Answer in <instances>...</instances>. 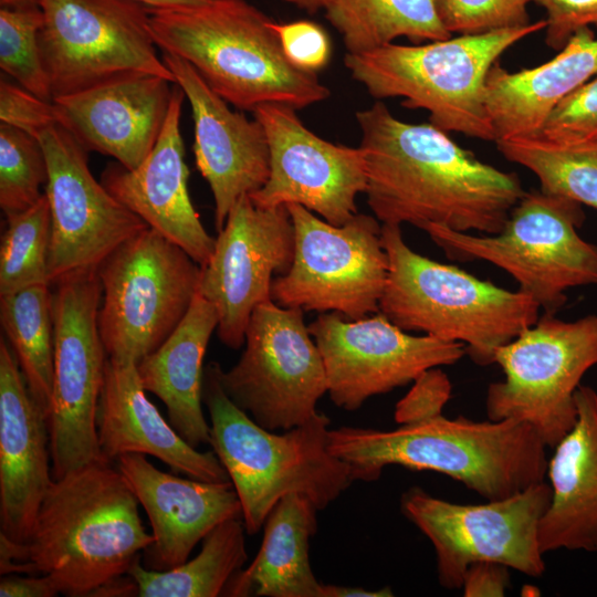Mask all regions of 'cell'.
<instances>
[{
    "instance_id": "1",
    "label": "cell",
    "mask_w": 597,
    "mask_h": 597,
    "mask_svg": "<svg viewBox=\"0 0 597 597\" xmlns=\"http://www.w3.org/2000/svg\"><path fill=\"white\" fill-rule=\"evenodd\" d=\"M356 121L367 205L383 224L495 234L525 192L516 174L481 161L431 123L396 118L383 102Z\"/></svg>"
},
{
    "instance_id": "2",
    "label": "cell",
    "mask_w": 597,
    "mask_h": 597,
    "mask_svg": "<svg viewBox=\"0 0 597 597\" xmlns=\"http://www.w3.org/2000/svg\"><path fill=\"white\" fill-rule=\"evenodd\" d=\"M122 472L101 460L53 479L24 543L0 534V574H42L65 596H92L128 574L154 537Z\"/></svg>"
},
{
    "instance_id": "3",
    "label": "cell",
    "mask_w": 597,
    "mask_h": 597,
    "mask_svg": "<svg viewBox=\"0 0 597 597\" xmlns=\"http://www.w3.org/2000/svg\"><path fill=\"white\" fill-rule=\"evenodd\" d=\"M546 446L517 419L473 421L438 417L394 430L341 427L328 449L352 470L354 481H375L388 465L434 471L485 500H500L545 481Z\"/></svg>"
},
{
    "instance_id": "4",
    "label": "cell",
    "mask_w": 597,
    "mask_h": 597,
    "mask_svg": "<svg viewBox=\"0 0 597 597\" xmlns=\"http://www.w3.org/2000/svg\"><path fill=\"white\" fill-rule=\"evenodd\" d=\"M149 13L157 46L190 63L218 95L241 111L265 103L301 109L331 95L316 72L287 59L274 21L247 0L149 8Z\"/></svg>"
},
{
    "instance_id": "5",
    "label": "cell",
    "mask_w": 597,
    "mask_h": 597,
    "mask_svg": "<svg viewBox=\"0 0 597 597\" xmlns=\"http://www.w3.org/2000/svg\"><path fill=\"white\" fill-rule=\"evenodd\" d=\"M220 369L217 362L205 368L202 402L210 416V446L238 494L247 534H256L290 493L304 494L323 510L354 482L350 467L328 449L326 415L317 411L281 433L264 429L226 394Z\"/></svg>"
},
{
    "instance_id": "6",
    "label": "cell",
    "mask_w": 597,
    "mask_h": 597,
    "mask_svg": "<svg viewBox=\"0 0 597 597\" xmlns=\"http://www.w3.org/2000/svg\"><path fill=\"white\" fill-rule=\"evenodd\" d=\"M389 271L379 312L406 332L462 343L478 365L540 318V305L451 264L428 259L405 242L400 226L381 224Z\"/></svg>"
},
{
    "instance_id": "7",
    "label": "cell",
    "mask_w": 597,
    "mask_h": 597,
    "mask_svg": "<svg viewBox=\"0 0 597 597\" xmlns=\"http://www.w3.org/2000/svg\"><path fill=\"white\" fill-rule=\"evenodd\" d=\"M545 28L546 21L540 20L422 44L389 43L346 53L344 63L373 97H401L402 106L427 111L430 123L447 133L495 142L485 104L486 76L506 50Z\"/></svg>"
},
{
    "instance_id": "8",
    "label": "cell",
    "mask_w": 597,
    "mask_h": 597,
    "mask_svg": "<svg viewBox=\"0 0 597 597\" xmlns=\"http://www.w3.org/2000/svg\"><path fill=\"white\" fill-rule=\"evenodd\" d=\"M583 205L541 189L525 191L495 234L474 235L441 226L426 232L457 261L483 260L509 273L544 314L555 315L572 287L597 285V245L578 229Z\"/></svg>"
},
{
    "instance_id": "9",
    "label": "cell",
    "mask_w": 597,
    "mask_h": 597,
    "mask_svg": "<svg viewBox=\"0 0 597 597\" xmlns=\"http://www.w3.org/2000/svg\"><path fill=\"white\" fill-rule=\"evenodd\" d=\"M98 328L107 357L138 364L177 328L199 290L201 265L153 228L98 266Z\"/></svg>"
},
{
    "instance_id": "10",
    "label": "cell",
    "mask_w": 597,
    "mask_h": 597,
    "mask_svg": "<svg viewBox=\"0 0 597 597\" xmlns=\"http://www.w3.org/2000/svg\"><path fill=\"white\" fill-rule=\"evenodd\" d=\"M504 375L486 390L489 420L527 422L546 447L556 444L577 420L575 392L597 365V315L565 322L543 314L494 356Z\"/></svg>"
},
{
    "instance_id": "11",
    "label": "cell",
    "mask_w": 597,
    "mask_h": 597,
    "mask_svg": "<svg viewBox=\"0 0 597 597\" xmlns=\"http://www.w3.org/2000/svg\"><path fill=\"white\" fill-rule=\"evenodd\" d=\"M53 285V383L46 423L52 476L60 479L105 460L97 411L107 354L98 328L102 286L97 269L71 273Z\"/></svg>"
},
{
    "instance_id": "12",
    "label": "cell",
    "mask_w": 597,
    "mask_h": 597,
    "mask_svg": "<svg viewBox=\"0 0 597 597\" xmlns=\"http://www.w3.org/2000/svg\"><path fill=\"white\" fill-rule=\"evenodd\" d=\"M286 208L294 226V258L287 273L274 277L272 301L348 320L378 313L389 271L380 221L356 213L334 226L301 205Z\"/></svg>"
},
{
    "instance_id": "13",
    "label": "cell",
    "mask_w": 597,
    "mask_h": 597,
    "mask_svg": "<svg viewBox=\"0 0 597 597\" xmlns=\"http://www.w3.org/2000/svg\"><path fill=\"white\" fill-rule=\"evenodd\" d=\"M552 500L545 481L514 495L483 504H458L436 498L419 486L400 499L402 514L431 542L439 584L462 588L470 565L500 563L526 576L545 570L538 525Z\"/></svg>"
},
{
    "instance_id": "14",
    "label": "cell",
    "mask_w": 597,
    "mask_h": 597,
    "mask_svg": "<svg viewBox=\"0 0 597 597\" xmlns=\"http://www.w3.org/2000/svg\"><path fill=\"white\" fill-rule=\"evenodd\" d=\"M42 62L53 100L112 77L154 74L175 83L157 53L149 8L133 0H38Z\"/></svg>"
},
{
    "instance_id": "15",
    "label": "cell",
    "mask_w": 597,
    "mask_h": 597,
    "mask_svg": "<svg viewBox=\"0 0 597 597\" xmlns=\"http://www.w3.org/2000/svg\"><path fill=\"white\" fill-rule=\"evenodd\" d=\"M244 350L220 381L230 399L259 426L287 430L311 419L328 390L322 355L302 308L272 300L253 311Z\"/></svg>"
},
{
    "instance_id": "16",
    "label": "cell",
    "mask_w": 597,
    "mask_h": 597,
    "mask_svg": "<svg viewBox=\"0 0 597 597\" xmlns=\"http://www.w3.org/2000/svg\"><path fill=\"white\" fill-rule=\"evenodd\" d=\"M308 331L323 358L329 398L348 411L430 368L455 364L467 353L462 343L411 335L380 312L359 320L321 313Z\"/></svg>"
},
{
    "instance_id": "17",
    "label": "cell",
    "mask_w": 597,
    "mask_h": 597,
    "mask_svg": "<svg viewBox=\"0 0 597 597\" xmlns=\"http://www.w3.org/2000/svg\"><path fill=\"white\" fill-rule=\"evenodd\" d=\"M48 164L51 217L49 283L98 269L122 243L148 226L92 175L86 149L62 126L39 137Z\"/></svg>"
},
{
    "instance_id": "18",
    "label": "cell",
    "mask_w": 597,
    "mask_h": 597,
    "mask_svg": "<svg viewBox=\"0 0 597 597\" xmlns=\"http://www.w3.org/2000/svg\"><path fill=\"white\" fill-rule=\"evenodd\" d=\"M294 248L286 206L261 208L245 195L232 207L199 283V292L217 311V334L226 346L243 345L253 311L272 300L273 275L287 273Z\"/></svg>"
},
{
    "instance_id": "19",
    "label": "cell",
    "mask_w": 597,
    "mask_h": 597,
    "mask_svg": "<svg viewBox=\"0 0 597 597\" xmlns=\"http://www.w3.org/2000/svg\"><path fill=\"white\" fill-rule=\"evenodd\" d=\"M296 109L265 103L254 111L270 149L265 185L249 195L261 208L301 205L325 221L342 226L357 212L356 197L366 190L360 147L327 142L303 125Z\"/></svg>"
},
{
    "instance_id": "20",
    "label": "cell",
    "mask_w": 597,
    "mask_h": 597,
    "mask_svg": "<svg viewBox=\"0 0 597 597\" xmlns=\"http://www.w3.org/2000/svg\"><path fill=\"white\" fill-rule=\"evenodd\" d=\"M161 56L191 106L196 166L211 189L216 229L220 231L235 202L269 179L264 128L256 118L231 111L190 63L166 52Z\"/></svg>"
},
{
    "instance_id": "21",
    "label": "cell",
    "mask_w": 597,
    "mask_h": 597,
    "mask_svg": "<svg viewBox=\"0 0 597 597\" xmlns=\"http://www.w3.org/2000/svg\"><path fill=\"white\" fill-rule=\"evenodd\" d=\"M175 84L132 73L53 100L59 125L83 148L114 157L128 170L153 150L166 121Z\"/></svg>"
},
{
    "instance_id": "22",
    "label": "cell",
    "mask_w": 597,
    "mask_h": 597,
    "mask_svg": "<svg viewBox=\"0 0 597 597\" xmlns=\"http://www.w3.org/2000/svg\"><path fill=\"white\" fill-rule=\"evenodd\" d=\"M117 468L145 510L154 541L144 551L145 567L167 570L185 563L195 546L218 524L242 519L231 482L185 479L160 471L145 454L126 453Z\"/></svg>"
},
{
    "instance_id": "23",
    "label": "cell",
    "mask_w": 597,
    "mask_h": 597,
    "mask_svg": "<svg viewBox=\"0 0 597 597\" xmlns=\"http://www.w3.org/2000/svg\"><path fill=\"white\" fill-rule=\"evenodd\" d=\"M185 93L172 85V97L161 133L143 164L128 170L121 164L102 175L105 188L149 228L179 245L201 266L216 239L201 223L187 188L189 171L180 134Z\"/></svg>"
},
{
    "instance_id": "24",
    "label": "cell",
    "mask_w": 597,
    "mask_h": 597,
    "mask_svg": "<svg viewBox=\"0 0 597 597\" xmlns=\"http://www.w3.org/2000/svg\"><path fill=\"white\" fill-rule=\"evenodd\" d=\"M46 417L0 341V534L28 541L53 476Z\"/></svg>"
},
{
    "instance_id": "25",
    "label": "cell",
    "mask_w": 597,
    "mask_h": 597,
    "mask_svg": "<svg viewBox=\"0 0 597 597\" xmlns=\"http://www.w3.org/2000/svg\"><path fill=\"white\" fill-rule=\"evenodd\" d=\"M97 434L105 460L126 453L155 457L188 478L231 482L213 451H198L160 415L146 396L137 364L107 357L97 411Z\"/></svg>"
},
{
    "instance_id": "26",
    "label": "cell",
    "mask_w": 597,
    "mask_h": 597,
    "mask_svg": "<svg viewBox=\"0 0 597 597\" xmlns=\"http://www.w3.org/2000/svg\"><path fill=\"white\" fill-rule=\"evenodd\" d=\"M575 401L576 423L547 463L552 500L538 525L543 554L597 552V392L579 385Z\"/></svg>"
},
{
    "instance_id": "27",
    "label": "cell",
    "mask_w": 597,
    "mask_h": 597,
    "mask_svg": "<svg viewBox=\"0 0 597 597\" xmlns=\"http://www.w3.org/2000/svg\"><path fill=\"white\" fill-rule=\"evenodd\" d=\"M597 74V38L576 31L548 62L519 72L495 63L485 81V104L500 140L541 134L552 109Z\"/></svg>"
},
{
    "instance_id": "28",
    "label": "cell",
    "mask_w": 597,
    "mask_h": 597,
    "mask_svg": "<svg viewBox=\"0 0 597 597\" xmlns=\"http://www.w3.org/2000/svg\"><path fill=\"white\" fill-rule=\"evenodd\" d=\"M218 326L214 306L197 292L177 328L151 354L137 364L146 391L166 406L169 423L192 447L210 444L201 402L203 357Z\"/></svg>"
},
{
    "instance_id": "29",
    "label": "cell",
    "mask_w": 597,
    "mask_h": 597,
    "mask_svg": "<svg viewBox=\"0 0 597 597\" xmlns=\"http://www.w3.org/2000/svg\"><path fill=\"white\" fill-rule=\"evenodd\" d=\"M317 511L301 493L283 496L264 522L261 547L253 562L237 572L223 589L231 597H322L310 563V541Z\"/></svg>"
},
{
    "instance_id": "30",
    "label": "cell",
    "mask_w": 597,
    "mask_h": 597,
    "mask_svg": "<svg viewBox=\"0 0 597 597\" xmlns=\"http://www.w3.org/2000/svg\"><path fill=\"white\" fill-rule=\"evenodd\" d=\"M325 17L350 54L381 48L400 36L413 44L452 36L442 25L433 0H332Z\"/></svg>"
},
{
    "instance_id": "31",
    "label": "cell",
    "mask_w": 597,
    "mask_h": 597,
    "mask_svg": "<svg viewBox=\"0 0 597 597\" xmlns=\"http://www.w3.org/2000/svg\"><path fill=\"white\" fill-rule=\"evenodd\" d=\"M245 527L240 519L226 520L202 540L200 553L192 559L167 569L130 566L139 597H216L248 559Z\"/></svg>"
},
{
    "instance_id": "32",
    "label": "cell",
    "mask_w": 597,
    "mask_h": 597,
    "mask_svg": "<svg viewBox=\"0 0 597 597\" xmlns=\"http://www.w3.org/2000/svg\"><path fill=\"white\" fill-rule=\"evenodd\" d=\"M1 327L30 394L48 413L53 383L54 324L49 284L0 296Z\"/></svg>"
},
{
    "instance_id": "33",
    "label": "cell",
    "mask_w": 597,
    "mask_h": 597,
    "mask_svg": "<svg viewBox=\"0 0 597 597\" xmlns=\"http://www.w3.org/2000/svg\"><path fill=\"white\" fill-rule=\"evenodd\" d=\"M496 146L507 160L531 170L542 191L597 210V144L558 145L537 135L500 140Z\"/></svg>"
},
{
    "instance_id": "34",
    "label": "cell",
    "mask_w": 597,
    "mask_h": 597,
    "mask_svg": "<svg viewBox=\"0 0 597 597\" xmlns=\"http://www.w3.org/2000/svg\"><path fill=\"white\" fill-rule=\"evenodd\" d=\"M0 244V296L49 284L51 217L45 193L25 210L7 214Z\"/></svg>"
},
{
    "instance_id": "35",
    "label": "cell",
    "mask_w": 597,
    "mask_h": 597,
    "mask_svg": "<svg viewBox=\"0 0 597 597\" xmlns=\"http://www.w3.org/2000/svg\"><path fill=\"white\" fill-rule=\"evenodd\" d=\"M42 25L43 13L39 6L1 7L0 67L30 93L53 101L39 45Z\"/></svg>"
},
{
    "instance_id": "36",
    "label": "cell",
    "mask_w": 597,
    "mask_h": 597,
    "mask_svg": "<svg viewBox=\"0 0 597 597\" xmlns=\"http://www.w3.org/2000/svg\"><path fill=\"white\" fill-rule=\"evenodd\" d=\"M48 164L39 138L0 124V206L4 214L28 209L43 193Z\"/></svg>"
},
{
    "instance_id": "37",
    "label": "cell",
    "mask_w": 597,
    "mask_h": 597,
    "mask_svg": "<svg viewBox=\"0 0 597 597\" xmlns=\"http://www.w3.org/2000/svg\"><path fill=\"white\" fill-rule=\"evenodd\" d=\"M437 14L449 33L475 35L531 24L532 0H433Z\"/></svg>"
},
{
    "instance_id": "38",
    "label": "cell",
    "mask_w": 597,
    "mask_h": 597,
    "mask_svg": "<svg viewBox=\"0 0 597 597\" xmlns=\"http://www.w3.org/2000/svg\"><path fill=\"white\" fill-rule=\"evenodd\" d=\"M540 136L558 145L597 144V77L552 109Z\"/></svg>"
},
{
    "instance_id": "39",
    "label": "cell",
    "mask_w": 597,
    "mask_h": 597,
    "mask_svg": "<svg viewBox=\"0 0 597 597\" xmlns=\"http://www.w3.org/2000/svg\"><path fill=\"white\" fill-rule=\"evenodd\" d=\"M0 121L36 138L48 128L59 125L53 101H45L22 86L0 82Z\"/></svg>"
},
{
    "instance_id": "40",
    "label": "cell",
    "mask_w": 597,
    "mask_h": 597,
    "mask_svg": "<svg viewBox=\"0 0 597 597\" xmlns=\"http://www.w3.org/2000/svg\"><path fill=\"white\" fill-rule=\"evenodd\" d=\"M451 390L450 379L439 367L423 371L396 405V422L402 426L442 415L443 407L451 397Z\"/></svg>"
},
{
    "instance_id": "41",
    "label": "cell",
    "mask_w": 597,
    "mask_h": 597,
    "mask_svg": "<svg viewBox=\"0 0 597 597\" xmlns=\"http://www.w3.org/2000/svg\"><path fill=\"white\" fill-rule=\"evenodd\" d=\"M287 59L297 67L316 72L331 57L327 33L315 22L298 20L289 23L273 22Z\"/></svg>"
},
{
    "instance_id": "42",
    "label": "cell",
    "mask_w": 597,
    "mask_h": 597,
    "mask_svg": "<svg viewBox=\"0 0 597 597\" xmlns=\"http://www.w3.org/2000/svg\"><path fill=\"white\" fill-rule=\"evenodd\" d=\"M546 12L545 42L562 50L578 30L597 27V0H532Z\"/></svg>"
},
{
    "instance_id": "43",
    "label": "cell",
    "mask_w": 597,
    "mask_h": 597,
    "mask_svg": "<svg viewBox=\"0 0 597 597\" xmlns=\"http://www.w3.org/2000/svg\"><path fill=\"white\" fill-rule=\"evenodd\" d=\"M509 567L494 562H478L467 569L462 589L465 597L504 596L510 587Z\"/></svg>"
},
{
    "instance_id": "44",
    "label": "cell",
    "mask_w": 597,
    "mask_h": 597,
    "mask_svg": "<svg viewBox=\"0 0 597 597\" xmlns=\"http://www.w3.org/2000/svg\"><path fill=\"white\" fill-rule=\"evenodd\" d=\"M59 588L51 577L42 574H7L0 580L1 597H53Z\"/></svg>"
},
{
    "instance_id": "45",
    "label": "cell",
    "mask_w": 597,
    "mask_h": 597,
    "mask_svg": "<svg viewBox=\"0 0 597 597\" xmlns=\"http://www.w3.org/2000/svg\"><path fill=\"white\" fill-rule=\"evenodd\" d=\"M394 596L389 587L378 590H367L362 587H348L333 584H323L322 597H390Z\"/></svg>"
},
{
    "instance_id": "46",
    "label": "cell",
    "mask_w": 597,
    "mask_h": 597,
    "mask_svg": "<svg viewBox=\"0 0 597 597\" xmlns=\"http://www.w3.org/2000/svg\"><path fill=\"white\" fill-rule=\"evenodd\" d=\"M139 2L150 9H170L196 7L208 2L209 0H133Z\"/></svg>"
},
{
    "instance_id": "47",
    "label": "cell",
    "mask_w": 597,
    "mask_h": 597,
    "mask_svg": "<svg viewBox=\"0 0 597 597\" xmlns=\"http://www.w3.org/2000/svg\"><path fill=\"white\" fill-rule=\"evenodd\" d=\"M295 7L305 10L306 12L313 14L320 10H325L332 0H284Z\"/></svg>"
},
{
    "instance_id": "48",
    "label": "cell",
    "mask_w": 597,
    "mask_h": 597,
    "mask_svg": "<svg viewBox=\"0 0 597 597\" xmlns=\"http://www.w3.org/2000/svg\"><path fill=\"white\" fill-rule=\"evenodd\" d=\"M1 7L4 8H30L38 7V0H0Z\"/></svg>"
}]
</instances>
